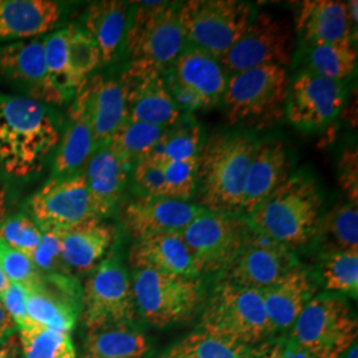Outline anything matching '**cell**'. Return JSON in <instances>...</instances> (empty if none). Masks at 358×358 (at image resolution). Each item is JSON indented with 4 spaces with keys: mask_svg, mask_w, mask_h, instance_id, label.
I'll return each instance as SVG.
<instances>
[{
    "mask_svg": "<svg viewBox=\"0 0 358 358\" xmlns=\"http://www.w3.org/2000/svg\"><path fill=\"white\" fill-rule=\"evenodd\" d=\"M60 138V125L50 105L0 93V178L38 176Z\"/></svg>",
    "mask_w": 358,
    "mask_h": 358,
    "instance_id": "1",
    "label": "cell"
},
{
    "mask_svg": "<svg viewBox=\"0 0 358 358\" xmlns=\"http://www.w3.org/2000/svg\"><path fill=\"white\" fill-rule=\"evenodd\" d=\"M321 206L322 198L315 180L296 174L250 214L247 222L256 232L294 250L315 238Z\"/></svg>",
    "mask_w": 358,
    "mask_h": 358,
    "instance_id": "2",
    "label": "cell"
},
{
    "mask_svg": "<svg viewBox=\"0 0 358 358\" xmlns=\"http://www.w3.org/2000/svg\"><path fill=\"white\" fill-rule=\"evenodd\" d=\"M255 146L256 142L243 134H217L206 142L198 166L202 208L235 215L242 211Z\"/></svg>",
    "mask_w": 358,
    "mask_h": 358,
    "instance_id": "3",
    "label": "cell"
},
{
    "mask_svg": "<svg viewBox=\"0 0 358 358\" xmlns=\"http://www.w3.org/2000/svg\"><path fill=\"white\" fill-rule=\"evenodd\" d=\"M124 41L129 65L162 73L178 59L187 43L179 22L178 6L141 3L130 16Z\"/></svg>",
    "mask_w": 358,
    "mask_h": 358,
    "instance_id": "4",
    "label": "cell"
},
{
    "mask_svg": "<svg viewBox=\"0 0 358 358\" xmlns=\"http://www.w3.org/2000/svg\"><path fill=\"white\" fill-rule=\"evenodd\" d=\"M199 331L244 348L275 332L260 289L222 282L207 300Z\"/></svg>",
    "mask_w": 358,
    "mask_h": 358,
    "instance_id": "5",
    "label": "cell"
},
{
    "mask_svg": "<svg viewBox=\"0 0 358 358\" xmlns=\"http://www.w3.org/2000/svg\"><path fill=\"white\" fill-rule=\"evenodd\" d=\"M179 22L192 48L222 57L250 26L254 10L239 0H190L178 6Z\"/></svg>",
    "mask_w": 358,
    "mask_h": 358,
    "instance_id": "6",
    "label": "cell"
},
{
    "mask_svg": "<svg viewBox=\"0 0 358 358\" xmlns=\"http://www.w3.org/2000/svg\"><path fill=\"white\" fill-rule=\"evenodd\" d=\"M357 320L337 296L313 297L292 327L294 343L315 358H341L356 344Z\"/></svg>",
    "mask_w": 358,
    "mask_h": 358,
    "instance_id": "7",
    "label": "cell"
},
{
    "mask_svg": "<svg viewBox=\"0 0 358 358\" xmlns=\"http://www.w3.org/2000/svg\"><path fill=\"white\" fill-rule=\"evenodd\" d=\"M131 288L137 313L155 327L190 319L202 303L199 279L134 269Z\"/></svg>",
    "mask_w": 358,
    "mask_h": 358,
    "instance_id": "8",
    "label": "cell"
},
{
    "mask_svg": "<svg viewBox=\"0 0 358 358\" xmlns=\"http://www.w3.org/2000/svg\"><path fill=\"white\" fill-rule=\"evenodd\" d=\"M83 319L87 328L131 322L137 315L128 269L115 255L90 271L83 294Z\"/></svg>",
    "mask_w": 358,
    "mask_h": 358,
    "instance_id": "9",
    "label": "cell"
},
{
    "mask_svg": "<svg viewBox=\"0 0 358 358\" xmlns=\"http://www.w3.org/2000/svg\"><path fill=\"white\" fill-rule=\"evenodd\" d=\"M289 90L287 68L263 65L234 73L227 81L223 103L231 124L268 118L280 109Z\"/></svg>",
    "mask_w": 358,
    "mask_h": 358,
    "instance_id": "10",
    "label": "cell"
},
{
    "mask_svg": "<svg viewBox=\"0 0 358 358\" xmlns=\"http://www.w3.org/2000/svg\"><path fill=\"white\" fill-rule=\"evenodd\" d=\"M251 230L247 220L235 214L202 208L180 236L189 248L199 273L222 272L236 255Z\"/></svg>",
    "mask_w": 358,
    "mask_h": 358,
    "instance_id": "11",
    "label": "cell"
},
{
    "mask_svg": "<svg viewBox=\"0 0 358 358\" xmlns=\"http://www.w3.org/2000/svg\"><path fill=\"white\" fill-rule=\"evenodd\" d=\"M26 211L41 231L68 230L88 219L99 217L93 210L84 173L51 177L31 195Z\"/></svg>",
    "mask_w": 358,
    "mask_h": 358,
    "instance_id": "12",
    "label": "cell"
},
{
    "mask_svg": "<svg viewBox=\"0 0 358 358\" xmlns=\"http://www.w3.org/2000/svg\"><path fill=\"white\" fill-rule=\"evenodd\" d=\"M294 38L289 26L269 13L252 17L241 38L217 62L232 75L263 65L291 63Z\"/></svg>",
    "mask_w": 358,
    "mask_h": 358,
    "instance_id": "13",
    "label": "cell"
},
{
    "mask_svg": "<svg viewBox=\"0 0 358 358\" xmlns=\"http://www.w3.org/2000/svg\"><path fill=\"white\" fill-rule=\"evenodd\" d=\"M165 81L179 108L195 110L220 103L229 78L217 59L192 48L179 55Z\"/></svg>",
    "mask_w": 358,
    "mask_h": 358,
    "instance_id": "14",
    "label": "cell"
},
{
    "mask_svg": "<svg viewBox=\"0 0 358 358\" xmlns=\"http://www.w3.org/2000/svg\"><path fill=\"white\" fill-rule=\"evenodd\" d=\"M296 266L292 250L251 229L236 255L220 272V282L263 289Z\"/></svg>",
    "mask_w": 358,
    "mask_h": 358,
    "instance_id": "15",
    "label": "cell"
},
{
    "mask_svg": "<svg viewBox=\"0 0 358 358\" xmlns=\"http://www.w3.org/2000/svg\"><path fill=\"white\" fill-rule=\"evenodd\" d=\"M285 101L288 121L300 130L313 131L327 127L340 115L345 90L343 83L307 71L294 78Z\"/></svg>",
    "mask_w": 358,
    "mask_h": 358,
    "instance_id": "16",
    "label": "cell"
},
{
    "mask_svg": "<svg viewBox=\"0 0 358 358\" xmlns=\"http://www.w3.org/2000/svg\"><path fill=\"white\" fill-rule=\"evenodd\" d=\"M120 83L125 92L129 121L164 129L178 121L180 108L161 73L129 65Z\"/></svg>",
    "mask_w": 358,
    "mask_h": 358,
    "instance_id": "17",
    "label": "cell"
},
{
    "mask_svg": "<svg viewBox=\"0 0 358 358\" xmlns=\"http://www.w3.org/2000/svg\"><path fill=\"white\" fill-rule=\"evenodd\" d=\"M0 76L23 90L27 99L45 105L65 103L48 78L44 56V36L13 41L1 47Z\"/></svg>",
    "mask_w": 358,
    "mask_h": 358,
    "instance_id": "18",
    "label": "cell"
},
{
    "mask_svg": "<svg viewBox=\"0 0 358 358\" xmlns=\"http://www.w3.org/2000/svg\"><path fill=\"white\" fill-rule=\"evenodd\" d=\"M201 210V206L167 196H138L124 207L122 223L137 241L158 234L180 232Z\"/></svg>",
    "mask_w": 358,
    "mask_h": 358,
    "instance_id": "19",
    "label": "cell"
},
{
    "mask_svg": "<svg viewBox=\"0 0 358 358\" xmlns=\"http://www.w3.org/2000/svg\"><path fill=\"white\" fill-rule=\"evenodd\" d=\"M80 294L69 275H41V280L27 289L28 317L47 328L71 332L76 324Z\"/></svg>",
    "mask_w": 358,
    "mask_h": 358,
    "instance_id": "20",
    "label": "cell"
},
{
    "mask_svg": "<svg viewBox=\"0 0 358 358\" xmlns=\"http://www.w3.org/2000/svg\"><path fill=\"white\" fill-rule=\"evenodd\" d=\"M129 262L133 269H149L187 279H199L201 276L180 232L137 239L130 250Z\"/></svg>",
    "mask_w": 358,
    "mask_h": 358,
    "instance_id": "21",
    "label": "cell"
},
{
    "mask_svg": "<svg viewBox=\"0 0 358 358\" xmlns=\"http://www.w3.org/2000/svg\"><path fill=\"white\" fill-rule=\"evenodd\" d=\"M289 166L288 152L282 141L266 140L256 143L247 171L242 211L252 214L288 179Z\"/></svg>",
    "mask_w": 358,
    "mask_h": 358,
    "instance_id": "22",
    "label": "cell"
},
{
    "mask_svg": "<svg viewBox=\"0 0 358 358\" xmlns=\"http://www.w3.org/2000/svg\"><path fill=\"white\" fill-rule=\"evenodd\" d=\"M62 16V4L53 0H0V41L43 38Z\"/></svg>",
    "mask_w": 358,
    "mask_h": 358,
    "instance_id": "23",
    "label": "cell"
},
{
    "mask_svg": "<svg viewBox=\"0 0 358 358\" xmlns=\"http://www.w3.org/2000/svg\"><path fill=\"white\" fill-rule=\"evenodd\" d=\"M96 149L106 146L127 120V99L120 81L94 76L83 87Z\"/></svg>",
    "mask_w": 358,
    "mask_h": 358,
    "instance_id": "24",
    "label": "cell"
},
{
    "mask_svg": "<svg viewBox=\"0 0 358 358\" xmlns=\"http://www.w3.org/2000/svg\"><path fill=\"white\" fill-rule=\"evenodd\" d=\"M352 29L344 1L306 0L299 7L296 32L310 47L353 40Z\"/></svg>",
    "mask_w": 358,
    "mask_h": 358,
    "instance_id": "25",
    "label": "cell"
},
{
    "mask_svg": "<svg viewBox=\"0 0 358 358\" xmlns=\"http://www.w3.org/2000/svg\"><path fill=\"white\" fill-rule=\"evenodd\" d=\"M130 166L127 165L109 145L94 150L84 173L94 214L109 215L118 205L127 189Z\"/></svg>",
    "mask_w": 358,
    "mask_h": 358,
    "instance_id": "26",
    "label": "cell"
},
{
    "mask_svg": "<svg viewBox=\"0 0 358 358\" xmlns=\"http://www.w3.org/2000/svg\"><path fill=\"white\" fill-rule=\"evenodd\" d=\"M273 331L294 327L301 310L313 299L315 284L307 271L296 266L278 282L260 289Z\"/></svg>",
    "mask_w": 358,
    "mask_h": 358,
    "instance_id": "27",
    "label": "cell"
},
{
    "mask_svg": "<svg viewBox=\"0 0 358 358\" xmlns=\"http://www.w3.org/2000/svg\"><path fill=\"white\" fill-rule=\"evenodd\" d=\"M96 150L93 131L90 128L87 103L83 90L75 96L69 108L68 122L53 159L52 177H68L81 173Z\"/></svg>",
    "mask_w": 358,
    "mask_h": 358,
    "instance_id": "28",
    "label": "cell"
},
{
    "mask_svg": "<svg viewBox=\"0 0 358 358\" xmlns=\"http://www.w3.org/2000/svg\"><path fill=\"white\" fill-rule=\"evenodd\" d=\"M115 231L100 217H92L72 229L60 231L62 260L68 272H90L115 241Z\"/></svg>",
    "mask_w": 358,
    "mask_h": 358,
    "instance_id": "29",
    "label": "cell"
},
{
    "mask_svg": "<svg viewBox=\"0 0 358 358\" xmlns=\"http://www.w3.org/2000/svg\"><path fill=\"white\" fill-rule=\"evenodd\" d=\"M128 6L124 1H96L85 13L84 29L96 41L101 64H109L120 50L128 28Z\"/></svg>",
    "mask_w": 358,
    "mask_h": 358,
    "instance_id": "30",
    "label": "cell"
},
{
    "mask_svg": "<svg viewBox=\"0 0 358 358\" xmlns=\"http://www.w3.org/2000/svg\"><path fill=\"white\" fill-rule=\"evenodd\" d=\"M148 350L145 334L131 322L90 328L84 343V358H142Z\"/></svg>",
    "mask_w": 358,
    "mask_h": 358,
    "instance_id": "31",
    "label": "cell"
},
{
    "mask_svg": "<svg viewBox=\"0 0 358 358\" xmlns=\"http://www.w3.org/2000/svg\"><path fill=\"white\" fill-rule=\"evenodd\" d=\"M313 239L324 255L358 251V208L352 202H341L320 217Z\"/></svg>",
    "mask_w": 358,
    "mask_h": 358,
    "instance_id": "32",
    "label": "cell"
},
{
    "mask_svg": "<svg viewBox=\"0 0 358 358\" xmlns=\"http://www.w3.org/2000/svg\"><path fill=\"white\" fill-rule=\"evenodd\" d=\"M310 48L308 56L309 72L317 76L343 83L356 71L357 48L353 40H343Z\"/></svg>",
    "mask_w": 358,
    "mask_h": 358,
    "instance_id": "33",
    "label": "cell"
},
{
    "mask_svg": "<svg viewBox=\"0 0 358 358\" xmlns=\"http://www.w3.org/2000/svg\"><path fill=\"white\" fill-rule=\"evenodd\" d=\"M68 36L69 27L44 36V56L48 78L52 87L65 101L75 97L83 90L68 63Z\"/></svg>",
    "mask_w": 358,
    "mask_h": 358,
    "instance_id": "34",
    "label": "cell"
},
{
    "mask_svg": "<svg viewBox=\"0 0 358 358\" xmlns=\"http://www.w3.org/2000/svg\"><path fill=\"white\" fill-rule=\"evenodd\" d=\"M165 130L166 129L149 124L125 120L108 145L127 165L134 166L141 158L152 153Z\"/></svg>",
    "mask_w": 358,
    "mask_h": 358,
    "instance_id": "35",
    "label": "cell"
},
{
    "mask_svg": "<svg viewBox=\"0 0 358 358\" xmlns=\"http://www.w3.org/2000/svg\"><path fill=\"white\" fill-rule=\"evenodd\" d=\"M26 358H75L68 332H62L29 320L19 327Z\"/></svg>",
    "mask_w": 358,
    "mask_h": 358,
    "instance_id": "36",
    "label": "cell"
},
{
    "mask_svg": "<svg viewBox=\"0 0 358 358\" xmlns=\"http://www.w3.org/2000/svg\"><path fill=\"white\" fill-rule=\"evenodd\" d=\"M201 143V127L192 118H186L166 129L149 155L161 159H187L199 155Z\"/></svg>",
    "mask_w": 358,
    "mask_h": 358,
    "instance_id": "37",
    "label": "cell"
},
{
    "mask_svg": "<svg viewBox=\"0 0 358 358\" xmlns=\"http://www.w3.org/2000/svg\"><path fill=\"white\" fill-rule=\"evenodd\" d=\"M248 348L205 332H195L171 346L159 358H243Z\"/></svg>",
    "mask_w": 358,
    "mask_h": 358,
    "instance_id": "38",
    "label": "cell"
},
{
    "mask_svg": "<svg viewBox=\"0 0 358 358\" xmlns=\"http://www.w3.org/2000/svg\"><path fill=\"white\" fill-rule=\"evenodd\" d=\"M68 63L73 76L81 87L88 77L101 65V55L96 41L84 28L69 26Z\"/></svg>",
    "mask_w": 358,
    "mask_h": 358,
    "instance_id": "39",
    "label": "cell"
},
{
    "mask_svg": "<svg viewBox=\"0 0 358 358\" xmlns=\"http://www.w3.org/2000/svg\"><path fill=\"white\" fill-rule=\"evenodd\" d=\"M321 271L327 289L357 296L358 251H344L325 255Z\"/></svg>",
    "mask_w": 358,
    "mask_h": 358,
    "instance_id": "40",
    "label": "cell"
},
{
    "mask_svg": "<svg viewBox=\"0 0 358 358\" xmlns=\"http://www.w3.org/2000/svg\"><path fill=\"white\" fill-rule=\"evenodd\" d=\"M154 159L164 173L167 198L187 202L198 186L199 155L187 159Z\"/></svg>",
    "mask_w": 358,
    "mask_h": 358,
    "instance_id": "41",
    "label": "cell"
},
{
    "mask_svg": "<svg viewBox=\"0 0 358 358\" xmlns=\"http://www.w3.org/2000/svg\"><path fill=\"white\" fill-rule=\"evenodd\" d=\"M41 236L43 231L27 213L7 217L0 223V239L29 257L38 248Z\"/></svg>",
    "mask_w": 358,
    "mask_h": 358,
    "instance_id": "42",
    "label": "cell"
},
{
    "mask_svg": "<svg viewBox=\"0 0 358 358\" xmlns=\"http://www.w3.org/2000/svg\"><path fill=\"white\" fill-rule=\"evenodd\" d=\"M0 268L7 279L23 285L26 289L35 287L41 280V273L29 256L13 248L0 239Z\"/></svg>",
    "mask_w": 358,
    "mask_h": 358,
    "instance_id": "43",
    "label": "cell"
},
{
    "mask_svg": "<svg viewBox=\"0 0 358 358\" xmlns=\"http://www.w3.org/2000/svg\"><path fill=\"white\" fill-rule=\"evenodd\" d=\"M31 259L41 275H69L62 260L60 231H43L41 241Z\"/></svg>",
    "mask_w": 358,
    "mask_h": 358,
    "instance_id": "44",
    "label": "cell"
},
{
    "mask_svg": "<svg viewBox=\"0 0 358 358\" xmlns=\"http://www.w3.org/2000/svg\"><path fill=\"white\" fill-rule=\"evenodd\" d=\"M133 183L138 196H166V183L158 162L150 155L133 166Z\"/></svg>",
    "mask_w": 358,
    "mask_h": 358,
    "instance_id": "45",
    "label": "cell"
},
{
    "mask_svg": "<svg viewBox=\"0 0 358 358\" xmlns=\"http://www.w3.org/2000/svg\"><path fill=\"white\" fill-rule=\"evenodd\" d=\"M0 301L16 324V328L31 320L27 313V289L23 285L11 282L8 288L0 294Z\"/></svg>",
    "mask_w": 358,
    "mask_h": 358,
    "instance_id": "46",
    "label": "cell"
},
{
    "mask_svg": "<svg viewBox=\"0 0 358 358\" xmlns=\"http://www.w3.org/2000/svg\"><path fill=\"white\" fill-rule=\"evenodd\" d=\"M357 149L348 148L340 161V185L349 196V202L357 205L358 161Z\"/></svg>",
    "mask_w": 358,
    "mask_h": 358,
    "instance_id": "47",
    "label": "cell"
},
{
    "mask_svg": "<svg viewBox=\"0 0 358 358\" xmlns=\"http://www.w3.org/2000/svg\"><path fill=\"white\" fill-rule=\"evenodd\" d=\"M269 346L271 358H315L291 338H282L275 343H269Z\"/></svg>",
    "mask_w": 358,
    "mask_h": 358,
    "instance_id": "48",
    "label": "cell"
},
{
    "mask_svg": "<svg viewBox=\"0 0 358 358\" xmlns=\"http://www.w3.org/2000/svg\"><path fill=\"white\" fill-rule=\"evenodd\" d=\"M16 329V324L13 322L11 316L7 313L6 308L3 307L0 301V340H4L6 337L11 336Z\"/></svg>",
    "mask_w": 358,
    "mask_h": 358,
    "instance_id": "49",
    "label": "cell"
},
{
    "mask_svg": "<svg viewBox=\"0 0 358 358\" xmlns=\"http://www.w3.org/2000/svg\"><path fill=\"white\" fill-rule=\"evenodd\" d=\"M8 214V190L4 185L3 178H0V223Z\"/></svg>",
    "mask_w": 358,
    "mask_h": 358,
    "instance_id": "50",
    "label": "cell"
},
{
    "mask_svg": "<svg viewBox=\"0 0 358 358\" xmlns=\"http://www.w3.org/2000/svg\"><path fill=\"white\" fill-rule=\"evenodd\" d=\"M243 358H271V346L264 344L257 349H248Z\"/></svg>",
    "mask_w": 358,
    "mask_h": 358,
    "instance_id": "51",
    "label": "cell"
},
{
    "mask_svg": "<svg viewBox=\"0 0 358 358\" xmlns=\"http://www.w3.org/2000/svg\"><path fill=\"white\" fill-rule=\"evenodd\" d=\"M0 358H17L15 345L8 341L0 340Z\"/></svg>",
    "mask_w": 358,
    "mask_h": 358,
    "instance_id": "52",
    "label": "cell"
},
{
    "mask_svg": "<svg viewBox=\"0 0 358 358\" xmlns=\"http://www.w3.org/2000/svg\"><path fill=\"white\" fill-rule=\"evenodd\" d=\"M357 0H352L349 3H346L348 7V15H349V20L352 23V26L357 31Z\"/></svg>",
    "mask_w": 358,
    "mask_h": 358,
    "instance_id": "53",
    "label": "cell"
},
{
    "mask_svg": "<svg viewBox=\"0 0 358 358\" xmlns=\"http://www.w3.org/2000/svg\"><path fill=\"white\" fill-rule=\"evenodd\" d=\"M10 284H11V282L7 279V276L4 275L3 269L0 268V294H3L8 288Z\"/></svg>",
    "mask_w": 358,
    "mask_h": 358,
    "instance_id": "54",
    "label": "cell"
},
{
    "mask_svg": "<svg viewBox=\"0 0 358 358\" xmlns=\"http://www.w3.org/2000/svg\"><path fill=\"white\" fill-rule=\"evenodd\" d=\"M345 358H358V348L356 344L346 352Z\"/></svg>",
    "mask_w": 358,
    "mask_h": 358,
    "instance_id": "55",
    "label": "cell"
}]
</instances>
